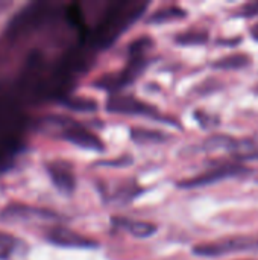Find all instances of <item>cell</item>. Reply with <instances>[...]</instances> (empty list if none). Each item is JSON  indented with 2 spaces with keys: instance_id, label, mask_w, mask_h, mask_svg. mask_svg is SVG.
Returning <instances> with one entry per match:
<instances>
[{
  "instance_id": "21",
  "label": "cell",
  "mask_w": 258,
  "mask_h": 260,
  "mask_svg": "<svg viewBox=\"0 0 258 260\" xmlns=\"http://www.w3.org/2000/svg\"><path fill=\"white\" fill-rule=\"evenodd\" d=\"M237 17H255L258 15V2H249V3H245L237 12H236Z\"/></svg>"
},
{
  "instance_id": "4",
  "label": "cell",
  "mask_w": 258,
  "mask_h": 260,
  "mask_svg": "<svg viewBox=\"0 0 258 260\" xmlns=\"http://www.w3.org/2000/svg\"><path fill=\"white\" fill-rule=\"evenodd\" d=\"M50 5L47 3H30L17 12L8 24L6 34L11 38H18L24 34L35 30L50 14Z\"/></svg>"
},
{
  "instance_id": "5",
  "label": "cell",
  "mask_w": 258,
  "mask_h": 260,
  "mask_svg": "<svg viewBox=\"0 0 258 260\" xmlns=\"http://www.w3.org/2000/svg\"><path fill=\"white\" fill-rule=\"evenodd\" d=\"M258 239L251 236H234V238H225L216 242H207L199 244L193 248V253L201 257H220L230 253L237 251H249L257 250Z\"/></svg>"
},
{
  "instance_id": "9",
  "label": "cell",
  "mask_w": 258,
  "mask_h": 260,
  "mask_svg": "<svg viewBox=\"0 0 258 260\" xmlns=\"http://www.w3.org/2000/svg\"><path fill=\"white\" fill-rule=\"evenodd\" d=\"M46 239L56 245V247H64V248H96L97 242L81 235L76 232H71L64 227H53L47 232Z\"/></svg>"
},
{
  "instance_id": "13",
  "label": "cell",
  "mask_w": 258,
  "mask_h": 260,
  "mask_svg": "<svg viewBox=\"0 0 258 260\" xmlns=\"http://www.w3.org/2000/svg\"><path fill=\"white\" fill-rule=\"evenodd\" d=\"M187 17V12L186 9L179 8V6H164L161 9H157L155 12H152L149 17H148V23L149 24H163V23H167V21H173V20H181Z\"/></svg>"
},
{
  "instance_id": "3",
  "label": "cell",
  "mask_w": 258,
  "mask_h": 260,
  "mask_svg": "<svg viewBox=\"0 0 258 260\" xmlns=\"http://www.w3.org/2000/svg\"><path fill=\"white\" fill-rule=\"evenodd\" d=\"M44 125H47L49 128H59V136L79 148L97 152L105 149L103 142L94 133H91L88 128H85L76 120H71L68 117H47Z\"/></svg>"
},
{
  "instance_id": "6",
  "label": "cell",
  "mask_w": 258,
  "mask_h": 260,
  "mask_svg": "<svg viewBox=\"0 0 258 260\" xmlns=\"http://www.w3.org/2000/svg\"><path fill=\"white\" fill-rule=\"evenodd\" d=\"M249 174V169L240 163L236 161H227V163H216L211 169H208L207 172L196 175L193 178H187L178 183L179 187L182 189H195V187H202V186H208L213 183H217L220 180L225 178H233V177H242Z\"/></svg>"
},
{
  "instance_id": "24",
  "label": "cell",
  "mask_w": 258,
  "mask_h": 260,
  "mask_svg": "<svg viewBox=\"0 0 258 260\" xmlns=\"http://www.w3.org/2000/svg\"><path fill=\"white\" fill-rule=\"evenodd\" d=\"M9 6H11V2H0V14H2L3 11H6Z\"/></svg>"
},
{
  "instance_id": "8",
  "label": "cell",
  "mask_w": 258,
  "mask_h": 260,
  "mask_svg": "<svg viewBox=\"0 0 258 260\" xmlns=\"http://www.w3.org/2000/svg\"><path fill=\"white\" fill-rule=\"evenodd\" d=\"M0 218L6 222H50L56 221L58 215L52 210L24 204H9L0 213Z\"/></svg>"
},
{
  "instance_id": "20",
  "label": "cell",
  "mask_w": 258,
  "mask_h": 260,
  "mask_svg": "<svg viewBox=\"0 0 258 260\" xmlns=\"http://www.w3.org/2000/svg\"><path fill=\"white\" fill-rule=\"evenodd\" d=\"M65 17L67 20L70 21L71 26H75L76 29H79V32L84 35L87 34V26H85V20H84V15H82V11L78 5H70L65 11Z\"/></svg>"
},
{
  "instance_id": "17",
  "label": "cell",
  "mask_w": 258,
  "mask_h": 260,
  "mask_svg": "<svg viewBox=\"0 0 258 260\" xmlns=\"http://www.w3.org/2000/svg\"><path fill=\"white\" fill-rule=\"evenodd\" d=\"M234 142V137L231 136H225V134H214L211 137H208L204 143H202V151L207 152H213V151H228L231 149Z\"/></svg>"
},
{
  "instance_id": "18",
  "label": "cell",
  "mask_w": 258,
  "mask_h": 260,
  "mask_svg": "<svg viewBox=\"0 0 258 260\" xmlns=\"http://www.w3.org/2000/svg\"><path fill=\"white\" fill-rule=\"evenodd\" d=\"M64 105L70 110H76V111H96L97 110V102L88 98H82V96H71L67 98L64 101Z\"/></svg>"
},
{
  "instance_id": "16",
  "label": "cell",
  "mask_w": 258,
  "mask_h": 260,
  "mask_svg": "<svg viewBox=\"0 0 258 260\" xmlns=\"http://www.w3.org/2000/svg\"><path fill=\"white\" fill-rule=\"evenodd\" d=\"M175 41L182 46H196V44H205L208 41V32L201 29H192L181 32L175 37Z\"/></svg>"
},
{
  "instance_id": "7",
  "label": "cell",
  "mask_w": 258,
  "mask_h": 260,
  "mask_svg": "<svg viewBox=\"0 0 258 260\" xmlns=\"http://www.w3.org/2000/svg\"><path fill=\"white\" fill-rule=\"evenodd\" d=\"M106 110L116 114H126V116H143L152 119H161L158 108L138 99L134 96H122L113 94L106 101Z\"/></svg>"
},
{
  "instance_id": "10",
  "label": "cell",
  "mask_w": 258,
  "mask_h": 260,
  "mask_svg": "<svg viewBox=\"0 0 258 260\" xmlns=\"http://www.w3.org/2000/svg\"><path fill=\"white\" fill-rule=\"evenodd\" d=\"M53 186L64 195H71L76 189V177L67 161H50L46 165Z\"/></svg>"
},
{
  "instance_id": "19",
  "label": "cell",
  "mask_w": 258,
  "mask_h": 260,
  "mask_svg": "<svg viewBox=\"0 0 258 260\" xmlns=\"http://www.w3.org/2000/svg\"><path fill=\"white\" fill-rule=\"evenodd\" d=\"M20 241L9 233L0 232V260L9 259L18 248Z\"/></svg>"
},
{
  "instance_id": "12",
  "label": "cell",
  "mask_w": 258,
  "mask_h": 260,
  "mask_svg": "<svg viewBox=\"0 0 258 260\" xmlns=\"http://www.w3.org/2000/svg\"><path fill=\"white\" fill-rule=\"evenodd\" d=\"M114 224L125 229L129 235L138 239H146L151 238L157 233L158 227L152 222L148 221H134V219H126V218H114Z\"/></svg>"
},
{
  "instance_id": "15",
  "label": "cell",
  "mask_w": 258,
  "mask_h": 260,
  "mask_svg": "<svg viewBox=\"0 0 258 260\" xmlns=\"http://www.w3.org/2000/svg\"><path fill=\"white\" fill-rule=\"evenodd\" d=\"M131 137L134 142L140 143V145H146V143H161L164 140H167V136L161 131H155V129H144V128H132L131 129Z\"/></svg>"
},
{
  "instance_id": "2",
  "label": "cell",
  "mask_w": 258,
  "mask_h": 260,
  "mask_svg": "<svg viewBox=\"0 0 258 260\" xmlns=\"http://www.w3.org/2000/svg\"><path fill=\"white\" fill-rule=\"evenodd\" d=\"M21 114L15 105L0 96V171L15 157L20 148Z\"/></svg>"
},
{
  "instance_id": "25",
  "label": "cell",
  "mask_w": 258,
  "mask_h": 260,
  "mask_svg": "<svg viewBox=\"0 0 258 260\" xmlns=\"http://www.w3.org/2000/svg\"><path fill=\"white\" fill-rule=\"evenodd\" d=\"M257 91H258V87H257Z\"/></svg>"
},
{
  "instance_id": "11",
  "label": "cell",
  "mask_w": 258,
  "mask_h": 260,
  "mask_svg": "<svg viewBox=\"0 0 258 260\" xmlns=\"http://www.w3.org/2000/svg\"><path fill=\"white\" fill-rule=\"evenodd\" d=\"M230 154L239 163L243 160H258V136L246 139H234Z\"/></svg>"
},
{
  "instance_id": "23",
  "label": "cell",
  "mask_w": 258,
  "mask_h": 260,
  "mask_svg": "<svg viewBox=\"0 0 258 260\" xmlns=\"http://www.w3.org/2000/svg\"><path fill=\"white\" fill-rule=\"evenodd\" d=\"M249 32H251V35H252V38L255 40V41H258V23L257 24H254L251 29H249Z\"/></svg>"
},
{
  "instance_id": "1",
  "label": "cell",
  "mask_w": 258,
  "mask_h": 260,
  "mask_svg": "<svg viewBox=\"0 0 258 260\" xmlns=\"http://www.w3.org/2000/svg\"><path fill=\"white\" fill-rule=\"evenodd\" d=\"M148 3L117 2L113 3L99 20L90 40L96 49H106L111 46L132 23H135L148 9Z\"/></svg>"
},
{
  "instance_id": "22",
  "label": "cell",
  "mask_w": 258,
  "mask_h": 260,
  "mask_svg": "<svg viewBox=\"0 0 258 260\" xmlns=\"http://www.w3.org/2000/svg\"><path fill=\"white\" fill-rule=\"evenodd\" d=\"M196 117L201 120V125H204V126L217 125V117H214V116H208L205 113H196Z\"/></svg>"
},
{
  "instance_id": "14",
  "label": "cell",
  "mask_w": 258,
  "mask_h": 260,
  "mask_svg": "<svg viewBox=\"0 0 258 260\" xmlns=\"http://www.w3.org/2000/svg\"><path fill=\"white\" fill-rule=\"evenodd\" d=\"M249 64H251V58L246 53H233L214 61L213 67L219 70H237V69L248 67Z\"/></svg>"
}]
</instances>
